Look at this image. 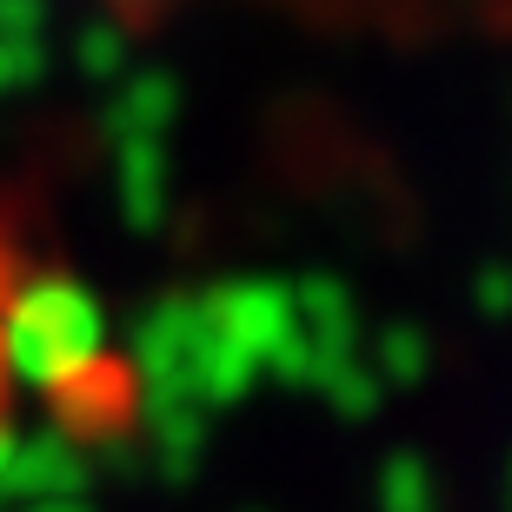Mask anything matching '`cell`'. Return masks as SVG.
<instances>
[{
  "instance_id": "6da1fadb",
  "label": "cell",
  "mask_w": 512,
  "mask_h": 512,
  "mask_svg": "<svg viewBox=\"0 0 512 512\" xmlns=\"http://www.w3.org/2000/svg\"><path fill=\"white\" fill-rule=\"evenodd\" d=\"M14 399H20V313H14V280L0 266V433H7Z\"/></svg>"
}]
</instances>
